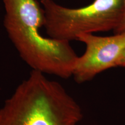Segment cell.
Masks as SVG:
<instances>
[{"mask_svg":"<svg viewBox=\"0 0 125 125\" xmlns=\"http://www.w3.org/2000/svg\"><path fill=\"white\" fill-rule=\"evenodd\" d=\"M43 27L51 38L71 41L83 34L114 30L123 12L122 0H94L85 7L71 8L53 0H41Z\"/></svg>","mask_w":125,"mask_h":125,"instance_id":"obj_3","label":"cell"},{"mask_svg":"<svg viewBox=\"0 0 125 125\" xmlns=\"http://www.w3.org/2000/svg\"><path fill=\"white\" fill-rule=\"evenodd\" d=\"M123 12L119 23L116 29L114 30V34L125 32V0H122Z\"/></svg>","mask_w":125,"mask_h":125,"instance_id":"obj_5","label":"cell"},{"mask_svg":"<svg viewBox=\"0 0 125 125\" xmlns=\"http://www.w3.org/2000/svg\"><path fill=\"white\" fill-rule=\"evenodd\" d=\"M82 118L63 86L34 70L0 108V125H78Z\"/></svg>","mask_w":125,"mask_h":125,"instance_id":"obj_2","label":"cell"},{"mask_svg":"<svg viewBox=\"0 0 125 125\" xmlns=\"http://www.w3.org/2000/svg\"><path fill=\"white\" fill-rule=\"evenodd\" d=\"M118 67H125V51L123 52L121 59H120L119 62L118 64Z\"/></svg>","mask_w":125,"mask_h":125,"instance_id":"obj_6","label":"cell"},{"mask_svg":"<svg viewBox=\"0 0 125 125\" xmlns=\"http://www.w3.org/2000/svg\"><path fill=\"white\" fill-rule=\"evenodd\" d=\"M76 40L86 48L83 54L78 57L72 75L78 83L91 81L102 72L118 67L125 51V32L105 37L83 34Z\"/></svg>","mask_w":125,"mask_h":125,"instance_id":"obj_4","label":"cell"},{"mask_svg":"<svg viewBox=\"0 0 125 125\" xmlns=\"http://www.w3.org/2000/svg\"><path fill=\"white\" fill-rule=\"evenodd\" d=\"M3 2L4 27L21 59L32 70L63 79L72 76L78 56L70 42L42 35L44 12L38 1Z\"/></svg>","mask_w":125,"mask_h":125,"instance_id":"obj_1","label":"cell"}]
</instances>
